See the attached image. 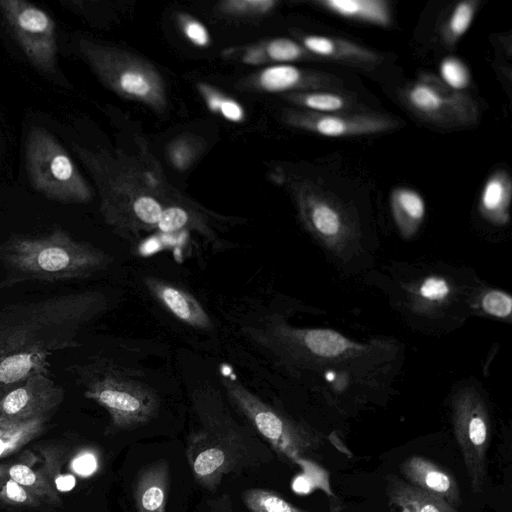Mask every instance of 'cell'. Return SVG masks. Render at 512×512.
<instances>
[{"mask_svg": "<svg viewBox=\"0 0 512 512\" xmlns=\"http://www.w3.org/2000/svg\"><path fill=\"white\" fill-rule=\"evenodd\" d=\"M95 290L73 292L0 312V399L34 373L49 375L55 351L80 345L82 330L108 309Z\"/></svg>", "mask_w": 512, "mask_h": 512, "instance_id": "cell-1", "label": "cell"}, {"mask_svg": "<svg viewBox=\"0 0 512 512\" xmlns=\"http://www.w3.org/2000/svg\"><path fill=\"white\" fill-rule=\"evenodd\" d=\"M190 401L194 425L187 437L186 457L200 486L214 491L224 476L272 459L253 429L236 421L215 386L207 382L196 386Z\"/></svg>", "mask_w": 512, "mask_h": 512, "instance_id": "cell-2", "label": "cell"}, {"mask_svg": "<svg viewBox=\"0 0 512 512\" xmlns=\"http://www.w3.org/2000/svg\"><path fill=\"white\" fill-rule=\"evenodd\" d=\"M0 258L9 284L86 278L113 261L103 249L77 241L60 228L37 236H13L0 246Z\"/></svg>", "mask_w": 512, "mask_h": 512, "instance_id": "cell-3", "label": "cell"}, {"mask_svg": "<svg viewBox=\"0 0 512 512\" xmlns=\"http://www.w3.org/2000/svg\"><path fill=\"white\" fill-rule=\"evenodd\" d=\"M71 369L84 396L108 412L113 429H135L157 416L159 394L134 370L107 358H94Z\"/></svg>", "mask_w": 512, "mask_h": 512, "instance_id": "cell-4", "label": "cell"}, {"mask_svg": "<svg viewBox=\"0 0 512 512\" xmlns=\"http://www.w3.org/2000/svg\"><path fill=\"white\" fill-rule=\"evenodd\" d=\"M25 165L31 185L45 197L61 203L89 200V189L68 152L44 127L29 129Z\"/></svg>", "mask_w": 512, "mask_h": 512, "instance_id": "cell-5", "label": "cell"}, {"mask_svg": "<svg viewBox=\"0 0 512 512\" xmlns=\"http://www.w3.org/2000/svg\"><path fill=\"white\" fill-rule=\"evenodd\" d=\"M227 400L274 450L296 463L318 446L317 438L248 389L237 377H220Z\"/></svg>", "mask_w": 512, "mask_h": 512, "instance_id": "cell-6", "label": "cell"}, {"mask_svg": "<svg viewBox=\"0 0 512 512\" xmlns=\"http://www.w3.org/2000/svg\"><path fill=\"white\" fill-rule=\"evenodd\" d=\"M0 12L29 61L42 72L55 73L58 46L53 19L24 0H0Z\"/></svg>", "mask_w": 512, "mask_h": 512, "instance_id": "cell-7", "label": "cell"}, {"mask_svg": "<svg viewBox=\"0 0 512 512\" xmlns=\"http://www.w3.org/2000/svg\"><path fill=\"white\" fill-rule=\"evenodd\" d=\"M408 107L421 119L441 127H466L477 122L475 101L449 88L438 76L422 73L404 91Z\"/></svg>", "mask_w": 512, "mask_h": 512, "instance_id": "cell-8", "label": "cell"}, {"mask_svg": "<svg viewBox=\"0 0 512 512\" xmlns=\"http://www.w3.org/2000/svg\"><path fill=\"white\" fill-rule=\"evenodd\" d=\"M65 398V389L49 375L34 373L0 399V418L9 423L42 419Z\"/></svg>", "mask_w": 512, "mask_h": 512, "instance_id": "cell-9", "label": "cell"}, {"mask_svg": "<svg viewBox=\"0 0 512 512\" xmlns=\"http://www.w3.org/2000/svg\"><path fill=\"white\" fill-rule=\"evenodd\" d=\"M456 440L463 455L472 491L483 490L486 477V455L489 447V424L479 405L471 402L457 407L454 418Z\"/></svg>", "mask_w": 512, "mask_h": 512, "instance_id": "cell-10", "label": "cell"}, {"mask_svg": "<svg viewBox=\"0 0 512 512\" xmlns=\"http://www.w3.org/2000/svg\"><path fill=\"white\" fill-rule=\"evenodd\" d=\"M297 123L314 133L334 138L377 134L398 126L389 116L362 111L328 114L308 111L297 117Z\"/></svg>", "mask_w": 512, "mask_h": 512, "instance_id": "cell-11", "label": "cell"}, {"mask_svg": "<svg viewBox=\"0 0 512 512\" xmlns=\"http://www.w3.org/2000/svg\"><path fill=\"white\" fill-rule=\"evenodd\" d=\"M148 293L174 318L200 331H211L213 321L199 300L179 284L156 276H145Z\"/></svg>", "mask_w": 512, "mask_h": 512, "instance_id": "cell-12", "label": "cell"}, {"mask_svg": "<svg viewBox=\"0 0 512 512\" xmlns=\"http://www.w3.org/2000/svg\"><path fill=\"white\" fill-rule=\"evenodd\" d=\"M305 220L317 234L336 238L346 229V219L336 197L314 184H306L300 194Z\"/></svg>", "mask_w": 512, "mask_h": 512, "instance_id": "cell-13", "label": "cell"}, {"mask_svg": "<svg viewBox=\"0 0 512 512\" xmlns=\"http://www.w3.org/2000/svg\"><path fill=\"white\" fill-rule=\"evenodd\" d=\"M400 468L409 484L456 509L459 507L461 496L456 479L435 462L420 455H413L405 459Z\"/></svg>", "mask_w": 512, "mask_h": 512, "instance_id": "cell-14", "label": "cell"}, {"mask_svg": "<svg viewBox=\"0 0 512 512\" xmlns=\"http://www.w3.org/2000/svg\"><path fill=\"white\" fill-rule=\"evenodd\" d=\"M302 44L318 59L323 58L365 70L374 69L382 61L381 55L373 50L339 37L306 35L302 38Z\"/></svg>", "mask_w": 512, "mask_h": 512, "instance_id": "cell-15", "label": "cell"}, {"mask_svg": "<svg viewBox=\"0 0 512 512\" xmlns=\"http://www.w3.org/2000/svg\"><path fill=\"white\" fill-rule=\"evenodd\" d=\"M260 82L269 91H283L297 87L312 90L342 91L340 78L319 71H304L291 65H277L264 70Z\"/></svg>", "mask_w": 512, "mask_h": 512, "instance_id": "cell-16", "label": "cell"}, {"mask_svg": "<svg viewBox=\"0 0 512 512\" xmlns=\"http://www.w3.org/2000/svg\"><path fill=\"white\" fill-rule=\"evenodd\" d=\"M168 487L169 465L166 460L145 466L135 482L137 512H166Z\"/></svg>", "mask_w": 512, "mask_h": 512, "instance_id": "cell-17", "label": "cell"}, {"mask_svg": "<svg viewBox=\"0 0 512 512\" xmlns=\"http://www.w3.org/2000/svg\"><path fill=\"white\" fill-rule=\"evenodd\" d=\"M389 512H457V509L396 475L386 477Z\"/></svg>", "mask_w": 512, "mask_h": 512, "instance_id": "cell-18", "label": "cell"}, {"mask_svg": "<svg viewBox=\"0 0 512 512\" xmlns=\"http://www.w3.org/2000/svg\"><path fill=\"white\" fill-rule=\"evenodd\" d=\"M316 5L342 18L381 27L392 22L390 3L386 0H318Z\"/></svg>", "mask_w": 512, "mask_h": 512, "instance_id": "cell-19", "label": "cell"}, {"mask_svg": "<svg viewBox=\"0 0 512 512\" xmlns=\"http://www.w3.org/2000/svg\"><path fill=\"white\" fill-rule=\"evenodd\" d=\"M512 195V181L505 169H497L487 178L479 206L481 212L497 223H505Z\"/></svg>", "mask_w": 512, "mask_h": 512, "instance_id": "cell-20", "label": "cell"}, {"mask_svg": "<svg viewBox=\"0 0 512 512\" xmlns=\"http://www.w3.org/2000/svg\"><path fill=\"white\" fill-rule=\"evenodd\" d=\"M390 202L394 219L401 231L413 233L425 215L423 197L414 189L399 186L393 189Z\"/></svg>", "mask_w": 512, "mask_h": 512, "instance_id": "cell-21", "label": "cell"}, {"mask_svg": "<svg viewBox=\"0 0 512 512\" xmlns=\"http://www.w3.org/2000/svg\"><path fill=\"white\" fill-rule=\"evenodd\" d=\"M296 100L309 112L320 114L353 112L357 106L356 98L343 90H313L299 94Z\"/></svg>", "mask_w": 512, "mask_h": 512, "instance_id": "cell-22", "label": "cell"}, {"mask_svg": "<svg viewBox=\"0 0 512 512\" xmlns=\"http://www.w3.org/2000/svg\"><path fill=\"white\" fill-rule=\"evenodd\" d=\"M480 1L465 0L454 5L441 28V38L447 47H453L470 28Z\"/></svg>", "mask_w": 512, "mask_h": 512, "instance_id": "cell-23", "label": "cell"}, {"mask_svg": "<svg viewBox=\"0 0 512 512\" xmlns=\"http://www.w3.org/2000/svg\"><path fill=\"white\" fill-rule=\"evenodd\" d=\"M299 339L311 353L323 357L338 356L352 346L341 334L328 329L306 330Z\"/></svg>", "mask_w": 512, "mask_h": 512, "instance_id": "cell-24", "label": "cell"}, {"mask_svg": "<svg viewBox=\"0 0 512 512\" xmlns=\"http://www.w3.org/2000/svg\"><path fill=\"white\" fill-rule=\"evenodd\" d=\"M242 500L250 512H309L296 507L281 495L261 488L245 490Z\"/></svg>", "mask_w": 512, "mask_h": 512, "instance_id": "cell-25", "label": "cell"}, {"mask_svg": "<svg viewBox=\"0 0 512 512\" xmlns=\"http://www.w3.org/2000/svg\"><path fill=\"white\" fill-rule=\"evenodd\" d=\"M164 209L160 202L153 197H138L131 206L133 222L130 228L138 230L141 228H156Z\"/></svg>", "mask_w": 512, "mask_h": 512, "instance_id": "cell-26", "label": "cell"}, {"mask_svg": "<svg viewBox=\"0 0 512 512\" xmlns=\"http://www.w3.org/2000/svg\"><path fill=\"white\" fill-rule=\"evenodd\" d=\"M439 78L452 90L463 92L470 84L471 75L462 60L455 56H447L439 65Z\"/></svg>", "mask_w": 512, "mask_h": 512, "instance_id": "cell-27", "label": "cell"}, {"mask_svg": "<svg viewBox=\"0 0 512 512\" xmlns=\"http://www.w3.org/2000/svg\"><path fill=\"white\" fill-rule=\"evenodd\" d=\"M268 55L276 61L288 62L299 59L316 58L308 52L303 45L290 39H276L269 43L267 47Z\"/></svg>", "mask_w": 512, "mask_h": 512, "instance_id": "cell-28", "label": "cell"}, {"mask_svg": "<svg viewBox=\"0 0 512 512\" xmlns=\"http://www.w3.org/2000/svg\"><path fill=\"white\" fill-rule=\"evenodd\" d=\"M190 223L189 213L182 207L170 206L163 210L157 229L165 234L182 231Z\"/></svg>", "mask_w": 512, "mask_h": 512, "instance_id": "cell-29", "label": "cell"}, {"mask_svg": "<svg viewBox=\"0 0 512 512\" xmlns=\"http://www.w3.org/2000/svg\"><path fill=\"white\" fill-rule=\"evenodd\" d=\"M482 308L493 316L504 318L511 313L512 299L502 291H490L482 299Z\"/></svg>", "mask_w": 512, "mask_h": 512, "instance_id": "cell-30", "label": "cell"}, {"mask_svg": "<svg viewBox=\"0 0 512 512\" xmlns=\"http://www.w3.org/2000/svg\"><path fill=\"white\" fill-rule=\"evenodd\" d=\"M119 85L126 93L136 96H145L151 89L145 76L135 71L123 72L119 77Z\"/></svg>", "mask_w": 512, "mask_h": 512, "instance_id": "cell-31", "label": "cell"}, {"mask_svg": "<svg viewBox=\"0 0 512 512\" xmlns=\"http://www.w3.org/2000/svg\"><path fill=\"white\" fill-rule=\"evenodd\" d=\"M449 293V286L446 281L438 277L427 278L420 287V294L430 300H440Z\"/></svg>", "mask_w": 512, "mask_h": 512, "instance_id": "cell-32", "label": "cell"}, {"mask_svg": "<svg viewBox=\"0 0 512 512\" xmlns=\"http://www.w3.org/2000/svg\"><path fill=\"white\" fill-rule=\"evenodd\" d=\"M8 473L11 480L26 488H32L39 482L37 474L24 464L11 466Z\"/></svg>", "mask_w": 512, "mask_h": 512, "instance_id": "cell-33", "label": "cell"}, {"mask_svg": "<svg viewBox=\"0 0 512 512\" xmlns=\"http://www.w3.org/2000/svg\"><path fill=\"white\" fill-rule=\"evenodd\" d=\"M98 467L96 457L91 453H84L76 457L72 462L74 472L81 476L93 474Z\"/></svg>", "mask_w": 512, "mask_h": 512, "instance_id": "cell-34", "label": "cell"}, {"mask_svg": "<svg viewBox=\"0 0 512 512\" xmlns=\"http://www.w3.org/2000/svg\"><path fill=\"white\" fill-rule=\"evenodd\" d=\"M184 31L186 36L196 45L198 46H205L208 41V33L205 29V27L196 21L188 22L185 27Z\"/></svg>", "mask_w": 512, "mask_h": 512, "instance_id": "cell-35", "label": "cell"}, {"mask_svg": "<svg viewBox=\"0 0 512 512\" xmlns=\"http://www.w3.org/2000/svg\"><path fill=\"white\" fill-rule=\"evenodd\" d=\"M5 492L8 499L15 503L24 504L29 500L27 490L13 480H9L6 483Z\"/></svg>", "mask_w": 512, "mask_h": 512, "instance_id": "cell-36", "label": "cell"}, {"mask_svg": "<svg viewBox=\"0 0 512 512\" xmlns=\"http://www.w3.org/2000/svg\"><path fill=\"white\" fill-rule=\"evenodd\" d=\"M219 110L225 118L231 121H239L243 118L242 108L232 100L221 99Z\"/></svg>", "mask_w": 512, "mask_h": 512, "instance_id": "cell-37", "label": "cell"}, {"mask_svg": "<svg viewBox=\"0 0 512 512\" xmlns=\"http://www.w3.org/2000/svg\"><path fill=\"white\" fill-rule=\"evenodd\" d=\"M236 9L240 7L246 6L245 10H254V11H267L274 4V1L271 0H251V1H235L232 2Z\"/></svg>", "mask_w": 512, "mask_h": 512, "instance_id": "cell-38", "label": "cell"}, {"mask_svg": "<svg viewBox=\"0 0 512 512\" xmlns=\"http://www.w3.org/2000/svg\"><path fill=\"white\" fill-rule=\"evenodd\" d=\"M75 484L76 480L73 475H60L55 479V485L57 489L62 492L72 490Z\"/></svg>", "mask_w": 512, "mask_h": 512, "instance_id": "cell-39", "label": "cell"}, {"mask_svg": "<svg viewBox=\"0 0 512 512\" xmlns=\"http://www.w3.org/2000/svg\"><path fill=\"white\" fill-rule=\"evenodd\" d=\"M309 487L308 480L304 476H297L292 484L293 490L300 494L309 492Z\"/></svg>", "mask_w": 512, "mask_h": 512, "instance_id": "cell-40", "label": "cell"}, {"mask_svg": "<svg viewBox=\"0 0 512 512\" xmlns=\"http://www.w3.org/2000/svg\"><path fill=\"white\" fill-rule=\"evenodd\" d=\"M6 449H7V444L0 437V456L6 451Z\"/></svg>", "mask_w": 512, "mask_h": 512, "instance_id": "cell-41", "label": "cell"}, {"mask_svg": "<svg viewBox=\"0 0 512 512\" xmlns=\"http://www.w3.org/2000/svg\"><path fill=\"white\" fill-rule=\"evenodd\" d=\"M326 377L329 381H332L334 379V374L332 372H329L327 373Z\"/></svg>", "mask_w": 512, "mask_h": 512, "instance_id": "cell-42", "label": "cell"}]
</instances>
